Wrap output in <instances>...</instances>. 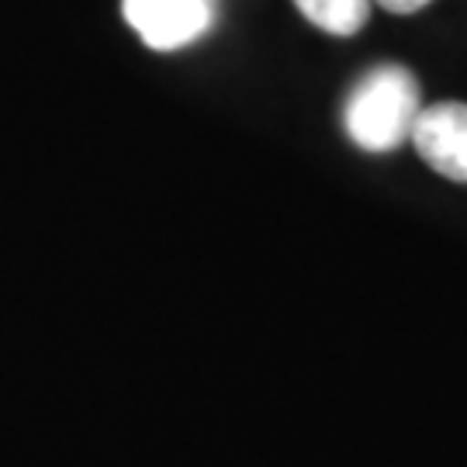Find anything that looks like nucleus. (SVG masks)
I'll return each instance as SVG.
<instances>
[{
  "instance_id": "f257e3e1",
  "label": "nucleus",
  "mask_w": 467,
  "mask_h": 467,
  "mask_svg": "<svg viewBox=\"0 0 467 467\" xmlns=\"http://www.w3.org/2000/svg\"><path fill=\"white\" fill-rule=\"evenodd\" d=\"M419 84L405 67L370 69L360 84L353 87L350 100L343 108L347 135L360 150L391 152L412 135L419 118Z\"/></svg>"
},
{
  "instance_id": "39448f33",
  "label": "nucleus",
  "mask_w": 467,
  "mask_h": 467,
  "mask_svg": "<svg viewBox=\"0 0 467 467\" xmlns=\"http://www.w3.org/2000/svg\"><path fill=\"white\" fill-rule=\"evenodd\" d=\"M384 11H391V15H416L422 11L430 0H378Z\"/></svg>"
},
{
  "instance_id": "f03ea898",
  "label": "nucleus",
  "mask_w": 467,
  "mask_h": 467,
  "mask_svg": "<svg viewBox=\"0 0 467 467\" xmlns=\"http://www.w3.org/2000/svg\"><path fill=\"white\" fill-rule=\"evenodd\" d=\"M125 21L150 49L191 46L212 28V0H125Z\"/></svg>"
},
{
  "instance_id": "7ed1b4c3",
  "label": "nucleus",
  "mask_w": 467,
  "mask_h": 467,
  "mask_svg": "<svg viewBox=\"0 0 467 467\" xmlns=\"http://www.w3.org/2000/svg\"><path fill=\"white\" fill-rule=\"evenodd\" d=\"M409 139L440 177L467 184V104L443 100L433 108H422Z\"/></svg>"
},
{
  "instance_id": "20e7f679",
  "label": "nucleus",
  "mask_w": 467,
  "mask_h": 467,
  "mask_svg": "<svg viewBox=\"0 0 467 467\" xmlns=\"http://www.w3.org/2000/svg\"><path fill=\"white\" fill-rule=\"evenodd\" d=\"M295 7L316 28L336 38L357 35L370 17V0H295Z\"/></svg>"
}]
</instances>
